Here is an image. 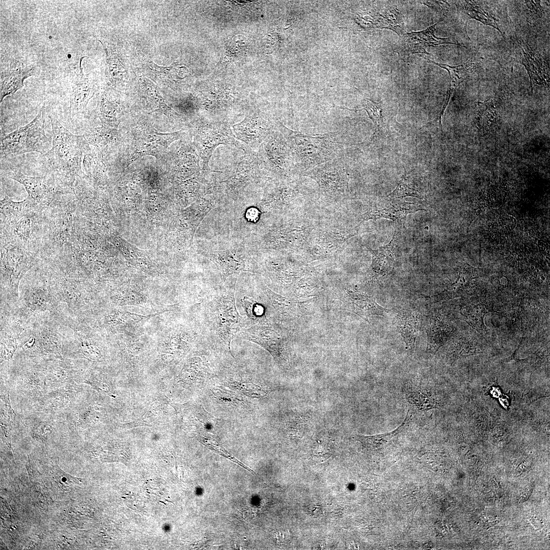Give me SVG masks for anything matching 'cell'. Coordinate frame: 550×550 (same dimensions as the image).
<instances>
[{
	"mask_svg": "<svg viewBox=\"0 0 550 550\" xmlns=\"http://www.w3.org/2000/svg\"><path fill=\"white\" fill-rule=\"evenodd\" d=\"M141 85L150 113L160 112L169 119L179 120L181 116L169 106L160 93L159 87L147 77L140 78Z\"/></svg>",
	"mask_w": 550,
	"mask_h": 550,
	"instance_id": "obj_17",
	"label": "cell"
},
{
	"mask_svg": "<svg viewBox=\"0 0 550 550\" xmlns=\"http://www.w3.org/2000/svg\"><path fill=\"white\" fill-rule=\"evenodd\" d=\"M428 62L446 69L449 74V86L447 92L445 101L441 112L444 114L450 100V98L459 85L467 78L470 74L476 68V64L470 59L463 64L456 66H450L447 64L436 63L427 59Z\"/></svg>",
	"mask_w": 550,
	"mask_h": 550,
	"instance_id": "obj_19",
	"label": "cell"
},
{
	"mask_svg": "<svg viewBox=\"0 0 550 550\" xmlns=\"http://www.w3.org/2000/svg\"><path fill=\"white\" fill-rule=\"evenodd\" d=\"M240 301L246 316L253 324V322L259 321L263 314V307L253 298L247 296L243 297Z\"/></svg>",
	"mask_w": 550,
	"mask_h": 550,
	"instance_id": "obj_34",
	"label": "cell"
},
{
	"mask_svg": "<svg viewBox=\"0 0 550 550\" xmlns=\"http://www.w3.org/2000/svg\"><path fill=\"white\" fill-rule=\"evenodd\" d=\"M303 174L316 181L321 194L328 199L339 200L348 191V175L341 157L318 165Z\"/></svg>",
	"mask_w": 550,
	"mask_h": 550,
	"instance_id": "obj_8",
	"label": "cell"
},
{
	"mask_svg": "<svg viewBox=\"0 0 550 550\" xmlns=\"http://www.w3.org/2000/svg\"><path fill=\"white\" fill-rule=\"evenodd\" d=\"M397 239V234H395L388 244L375 250H370L372 254L370 274L372 278L376 279L384 277L391 270Z\"/></svg>",
	"mask_w": 550,
	"mask_h": 550,
	"instance_id": "obj_16",
	"label": "cell"
},
{
	"mask_svg": "<svg viewBox=\"0 0 550 550\" xmlns=\"http://www.w3.org/2000/svg\"><path fill=\"white\" fill-rule=\"evenodd\" d=\"M100 119L103 126L113 129L118 125V109L115 103L105 93H101L98 100Z\"/></svg>",
	"mask_w": 550,
	"mask_h": 550,
	"instance_id": "obj_25",
	"label": "cell"
},
{
	"mask_svg": "<svg viewBox=\"0 0 550 550\" xmlns=\"http://www.w3.org/2000/svg\"><path fill=\"white\" fill-rule=\"evenodd\" d=\"M257 154L261 168L278 179L285 180L296 171L289 146L278 128L261 144Z\"/></svg>",
	"mask_w": 550,
	"mask_h": 550,
	"instance_id": "obj_6",
	"label": "cell"
},
{
	"mask_svg": "<svg viewBox=\"0 0 550 550\" xmlns=\"http://www.w3.org/2000/svg\"><path fill=\"white\" fill-rule=\"evenodd\" d=\"M277 128L287 142L296 171L301 174L341 156L342 145L338 132L304 134L292 130L279 122Z\"/></svg>",
	"mask_w": 550,
	"mask_h": 550,
	"instance_id": "obj_3",
	"label": "cell"
},
{
	"mask_svg": "<svg viewBox=\"0 0 550 550\" xmlns=\"http://www.w3.org/2000/svg\"><path fill=\"white\" fill-rule=\"evenodd\" d=\"M441 21L423 31L404 34L400 37L395 51L401 58H405L415 53L429 54L426 48L430 46H437L443 44H453L461 46L459 44L450 41L449 38H437L435 36V26Z\"/></svg>",
	"mask_w": 550,
	"mask_h": 550,
	"instance_id": "obj_10",
	"label": "cell"
},
{
	"mask_svg": "<svg viewBox=\"0 0 550 550\" xmlns=\"http://www.w3.org/2000/svg\"><path fill=\"white\" fill-rule=\"evenodd\" d=\"M194 144L202 164L203 171L211 172L209 163L215 148L220 145H229L243 150L244 145L235 138L231 126L225 121L200 120L196 124Z\"/></svg>",
	"mask_w": 550,
	"mask_h": 550,
	"instance_id": "obj_4",
	"label": "cell"
},
{
	"mask_svg": "<svg viewBox=\"0 0 550 550\" xmlns=\"http://www.w3.org/2000/svg\"><path fill=\"white\" fill-rule=\"evenodd\" d=\"M415 413L414 409L409 408L404 421L390 432L368 436L355 435L354 438L360 442L366 452L375 455L384 453L396 444L400 437L404 435L415 424L417 417Z\"/></svg>",
	"mask_w": 550,
	"mask_h": 550,
	"instance_id": "obj_11",
	"label": "cell"
},
{
	"mask_svg": "<svg viewBox=\"0 0 550 550\" xmlns=\"http://www.w3.org/2000/svg\"><path fill=\"white\" fill-rule=\"evenodd\" d=\"M35 204L29 197L21 202H14L6 196L1 201V212L6 219L15 224L24 217L25 210Z\"/></svg>",
	"mask_w": 550,
	"mask_h": 550,
	"instance_id": "obj_24",
	"label": "cell"
},
{
	"mask_svg": "<svg viewBox=\"0 0 550 550\" xmlns=\"http://www.w3.org/2000/svg\"><path fill=\"white\" fill-rule=\"evenodd\" d=\"M405 398L408 402L421 410H428L436 407L437 403L433 395L424 388L405 384L403 388Z\"/></svg>",
	"mask_w": 550,
	"mask_h": 550,
	"instance_id": "obj_23",
	"label": "cell"
},
{
	"mask_svg": "<svg viewBox=\"0 0 550 550\" xmlns=\"http://www.w3.org/2000/svg\"><path fill=\"white\" fill-rule=\"evenodd\" d=\"M98 41L102 45L105 54L107 79L112 86H117L123 80L125 74L124 64L116 48L107 41Z\"/></svg>",
	"mask_w": 550,
	"mask_h": 550,
	"instance_id": "obj_21",
	"label": "cell"
},
{
	"mask_svg": "<svg viewBox=\"0 0 550 550\" xmlns=\"http://www.w3.org/2000/svg\"><path fill=\"white\" fill-rule=\"evenodd\" d=\"M396 323L406 344L408 353L412 354L420 328L419 315L413 311L403 312L397 316Z\"/></svg>",
	"mask_w": 550,
	"mask_h": 550,
	"instance_id": "obj_20",
	"label": "cell"
},
{
	"mask_svg": "<svg viewBox=\"0 0 550 550\" xmlns=\"http://www.w3.org/2000/svg\"><path fill=\"white\" fill-rule=\"evenodd\" d=\"M243 151L244 155L234 164L230 175L216 186L220 194L232 199L252 191L262 173L257 153L248 146Z\"/></svg>",
	"mask_w": 550,
	"mask_h": 550,
	"instance_id": "obj_7",
	"label": "cell"
},
{
	"mask_svg": "<svg viewBox=\"0 0 550 550\" xmlns=\"http://www.w3.org/2000/svg\"><path fill=\"white\" fill-rule=\"evenodd\" d=\"M44 106L29 123L1 138L2 156L19 155L31 152L45 154L49 150L44 130Z\"/></svg>",
	"mask_w": 550,
	"mask_h": 550,
	"instance_id": "obj_5",
	"label": "cell"
},
{
	"mask_svg": "<svg viewBox=\"0 0 550 550\" xmlns=\"http://www.w3.org/2000/svg\"><path fill=\"white\" fill-rule=\"evenodd\" d=\"M51 474L54 480L63 490L67 491L74 485H80V482L79 478L67 474L58 467H56Z\"/></svg>",
	"mask_w": 550,
	"mask_h": 550,
	"instance_id": "obj_35",
	"label": "cell"
},
{
	"mask_svg": "<svg viewBox=\"0 0 550 550\" xmlns=\"http://www.w3.org/2000/svg\"><path fill=\"white\" fill-rule=\"evenodd\" d=\"M458 3L463 12L470 18L475 19L485 25L491 26L502 34L496 19L483 8L478 1H459Z\"/></svg>",
	"mask_w": 550,
	"mask_h": 550,
	"instance_id": "obj_26",
	"label": "cell"
},
{
	"mask_svg": "<svg viewBox=\"0 0 550 550\" xmlns=\"http://www.w3.org/2000/svg\"><path fill=\"white\" fill-rule=\"evenodd\" d=\"M277 123L259 111L247 114L241 122L232 126L237 140L243 142L253 149H258L261 144L277 129Z\"/></svg>",
	"mask_w": 550,
	"mask_h": 550,
	"instance_id": "obj_9",
	"label": "cell"
},
{
	"mask_svg": "<svg viewBox=\"0 0 550 550\" xmlns=\"http://www.w3.org/2000/svg\"><path fill=\"white\" fill-rule=\"evenodd\" d=\"M164 150L158 146L148 143H145L141 145V146L138 145L136 149H134L130 158H129L126 167H128L131 163L142 156L150 155L156 158L161 157L162 154L164 153Z\"/></svg>",
	"mask_w": 550,
	"mask_h": 550,
	"instance_id": "obj_32",
	"label": "cell"
},
{
	"mask_svg": "<svg viewBox=\"0 0 550 550\" xmlns=\"http://www.w3.org/2000/svg\"><path fill=\"white\" fill-rule=\"evenodd\" d=\"M206 326L210 345L228 351L232 339L243 329L253 325L236 307L234 287L213 291L205 302Z\"/></svg>",
	"mask_w": 550,
	"mask_h": 550,
	"instance_id": "obj_1",
	"label": "cell"
},
{
	"mask_svg": "<svg viewBox=\"0 0 550 550\" xmlns=\"http://www.w3.org/2000/svg\"><path fill=\"white\" fill-rule=\"evenodd\" d=\"M34 69L31 66L20 65L1 72V102L8 95L15 93L23 87L24 80L33 75Z\"/></svg>",
	"mask_w": 550,
	"mask_h": 550,
	"instance_id": "obj_18",
	"label": "cell"
},
{
	"mask_svg": "<svg viewBox=\"0 0 550 550\" xmlns=\"http://www.w3.org/2000/svg\"><path fill=\"white\" fill-rule=\"evenodd\" d=\"M49 117L52 128V146L44 155L54 179L72 188L82 173V156L89 145L84 135L73 134L56 118Z\"/></svg>",
	"mask_w": 550,
	"mask_h": 550,
	"instance_id": "obj_2",
	"label": "cell"
},
{
	"mask_svg": "<svg viewBox=\"0 0 550 550\" xmlns=\"http://www.w3.org/2000/svg\"><path fill=\"white\" fill-rule=\"evenodd\" d=\"M237 337L263 347L279 363L285 361L283 340L274 328L258 323L243 329Z\"/></svg>",
	"mask_w": 550,
	"mask_h": 550,
	"instance_id": "obj_12",
	"label": "cell"
},
{
	"mask_svg": "<svg viewBox=\"0 0 550 550\" xmlns=\"http://www.w3.org/2000/svg\"><path fill=\"white\" fill-rule=\"evenodd\" d=\"M389 196L396 199L403 198L407 196L421 199L420 193L417 188V183L408 175H404L401 177L396 188Z\"/></svg>",
	"mask_w": 550,
	"mask_h": 550,
	"instance_id": "obj_30",
	"label": "cell"
},
{
	"mask_svg": "<svg viewBox=\"0 0 550 550\" xmlns=\"http://www.w3.org/2000/svg\"><path fill=\"white\" fill-rule=\"evenodd\" d=\"M450 331V328L438 320L427 329V352L436 351L446 341Z\"/></svg>",
	"mask_w": 550,
	"mask_h": 550,
	"instance_id": "obj_28",
	"label": "cell"
},
{
	"mask_svg": "<svg viewBox=\"0 0 550 550\" xmlns=\"http://www.w3.org/2000/svg\"><path fill=\"white\" fill-rule=\"evenodd\" d=\"M31 229V219L28 217H23L15 224L14 232L20 239L26 241L30 237Z\"/></svg>",
	"mask_w": 550,
	"mask_h": 550,
	"instance_id": "obj_36",
	"label": "cell"
},
{
	"mask_svg": "<svg viewBox=\"0 0 550 550\" xmlns=\"http://www.w3.org/2000/svg\"><path fill=\"white\" fill-rule=\"evenodd\" d=\"M363 109L367 112L376 128L379 130L383 125L381 104L370 99H365L363 100Z\"/></svg>",
	"mask_w": 550,
	"mask_h": 550,
	"instance_id": "obj_33",
	"label": "cell"
},
{
	"mask_svg": "<svg viewBox=\"0 0 550 550\" xmlns=\"http://www.w3.org/2000/svg\"><path fill=\"white\" fill-rule=\"evenodd\" d=\"M522 63L530 78L531 83L549 86V76L542 63L532 52L521 47Z\"/></svg>",
	"mask_w": 550,
	"mask_h": 550,
	"instance_id": "obj_22",
	"label": "cell"
},
{
	"mask_svg": "<svg viewBox=\"0 0 550 550\" xmlns=\"http://www.w3.org/2000/svg\"><path fill=\"white\" fill-rule=\"evenodd\" d=\"M10 177L24 187L28 197L36 204L50 203L59 191L53 181V177L30 176L19 171L14 172Z\"/></svg>",
	"mask_w": 550,
	"mask_h": 550,
	"instance_id": "obj_15",
	"label": "cell"
},
{
	"mask_svg": "<svg viewBox=\"0 0 550 550\" xmlns=\"http://www.w3.org/2000/svg\"><path fill=\"white\" fill-rule=\"evenodd\" d=\"M498 118L495 106L490 100L478 103L475 123L478 128L486 130L490 128Z\"/></svg>",
	"mask_w": 550,
	"mask_h": 550,
	"instance_id": "obj_29",
	"label": "cell"
},
{
	"mask_svg": "<svg viewBox=\"0 0 550 550\" xmlns=\"http://www.w3.org/2000/svg\"><path fill=\"white\" fill-rule=\"evenodd\" d=\"M86 57L84 56L80 59L78 68L71 84L70 115L71 118L85 113L89 100L97 91L96 84L86 77L83 71L81 63Z\"/></svg>",
	"mask_w": 550,
	"mask_h": 550,
	"instance_id": "obj_14",
	"label": "cell"
},
{
	"mask_svg": "<svg viewBox=\"0 0 550 550\" xmlns=\"http://www.w3.org/2000/svg\"><path fill=\"white\" fill-rule=\"evenodd\" d=\"M350 301L354 311L364 317L370 315H382L387 309L379 306L371 297L361 294L351 293Z\"/></svg>",
	"mask_w": 550,
	"mask_h": 550,
	"instance_id": "obj_27",
	"label": "cell"
},
{
	"mask_svg": "<svg viewBox=\"0 0 550 550\" xmlns=\"http://www.w3.org/2000/svg\"><path fill=\"white\" fill-rule=\"evenodd\" d=\"M424 210L416 203L407 202L388 196L372 205L363 218L368 220L386 218L398 222L405 219L409 213Z\"/></svg>",
	"mask_w": 550,
	"mask_h": 550,
	"instance_id": "obj_13",
	"label": "cell"
},
{
	"mask_svg": "<svg viewBox=\"0 0 550 550\" xmlns=\"http://www.w3.org/2000/svg\"><path fill=\"white\" fill-rule=\"evenodd\" d=\"M184 130L169 132L160 133L151 131L147 133V143L158 146L166 150L174 141L180 139L184 135Z\"/></svg>",
	"mask_w": 550,
	"mask_h": 550,
	"instance_id": "obj_31",
	"label": "cell"
}]
</instances>
